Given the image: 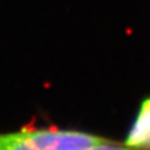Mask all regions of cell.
<instances>
[{"instance_id": "2", "label": "cell", "mask_w": 150, "mask_h": 150, "mask_svg": "<svg viewBox=\"0 0 150 150\" xmlns=\"http://www.w3.org/2000/svg\"><path fill=\"white\" fill-rule=\"evenodd\" d=\"M125 143L150 150V99L142 103Z\"/></svg>"}, {"instance_id": "3", "label": "cell", "mask_w": 150, "mask_h": 150, "mask_svg": "<svg viewBox=\"0 0 150 150\" xmlns=\"http://www.w3.org/2000/svg\"><path fill=\"white\" fill-rule=\"evenodd\" d=\"M84 150H148L144 148H139V146H133V145L129 144H119L115 142H111V140L105 139L104 142H101L99 144H95L90 148H86Z\"/></svg>"}, {"instance_id": "1", "label": "cell", "mask_w": 150, "mask_h": 150, "mask_svg": "<svg viewBox=\"0 0 150 150\" xmlns=\"http://www.w3.org/2000/svg\"><path fill=\"white\" fill-rule=\"evenodd\" d=\"M104 140L75 130L23 129L0 134V150H84Z\"/></svg>"}]
</instances>
